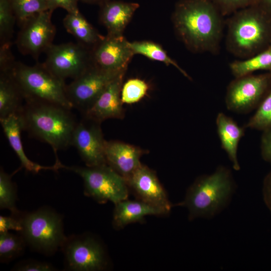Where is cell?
I'll return each mask as SVG.
<instances>
[{"label": "cell", "instance_id": "19", "mask_svg": "<svg viewBox=\"0 0 271 271\" xmlns=\"http://www.w3.org/2000/svg\"><path fill=\"white\" fill-rule=\"evenodd\" d=\"M168 214L165 210L141 200L126 199L114 204L112 225L119 230L129 224L143 222L148 215L165 216Z\"/></svg>", "mask_w": 271, "mask_h": 271}, {"label": "cell", "instance_id": "20", "mask_svg": "<svg viewBox=\"0 0 271 271\" xmlns=\"http://www.w3.org/2000/svg\"><path fill=\"white\" fill-rule=\"evenodd\" d=\"M0 122L9 143L19 158L22 168L33 174L38 173L42 170L57 171L61 169L60 166L55 164L52 166H42L33 162L28 158L25 153L22 142L21 133L23 129L18 114L0 119Z\"/></svg>", "mask_w": 271, "mask_h": 271}, {"label": "cell", "instance_id": "2", "mask_svg": "<svg viewBox=\"0 0 271 271\" xmlns=\"http://www.w3.org/2000/svg\"><path fill=\"white\" fill-rule=\"evenodd\" d=\"M25 102L18 113L23 130L51 146L55 154V164H61L57 152L71 146L77 123L71 109L47 102Z\"/></svg>", "mask_w": 271, "mask_h": 271}, {"label": "cell", "instance_id": "25", "mask_svg": "<svg viewBox=\"0 0 271 271\" xmlns=\"http://www.w3.org/2000/svg\"><path fill=\"white\" fill-rule=\"evenodd\" d=\"M129 46L134 55L140 54L149 59L164 63L166 65H172L189 79L191 77L178 64L167 54L162 47L150 41L129 42Z\"/></svg>", "mask_w": 271, "mask_h": 271}, {"label": "cell", "instance_id": "23", "mask_svg": "<svg viewBox=\"0 0 271 271\" xmlns=\"http://www.w3.org/2000/svg\"><path fill=\"white\" fill-rule=\"evenodd\" d=\"M66 30L71 34L77 42L90 48L103 37L79 11L67 13L63 20Z\"/></svg>", "mask_w": 271, "mask_h": 271}, {"label": "cell", "instance_id": "22", "mask_svg": "<svg viewBox=\"0 0 271 271\" xmlns=\"http://www.w3.org/2000/svg\"><path fill=\"white\" fill-rule=\"evenodd\" d=\"M11 70L0 71V119L18 114L25 101Z\"/></svg>", "mask_w": 271, "mask_h": 271}, {"label": "cell", "instance_id": "13", "mask_svg": "<svg viewBox=\"0 0 271 271\" xmlns=\"http://www.w3.org/2000/svg\"><path fill=\"white\" fill-rule=\"evenodd\" d=\"M100 122L83 117L74 130L71 146H74L86 166L107 164L104 140Z\"/></svg>", "mask_w": 271, "mask_h": 271}, {"label": "cell", "instance_id": "18", "mask_svg": "<svg viewBox=\"0 0 271 271\" xmlns=\"http://www.w3.org/2000/svg\"><path fill=\"white\" fill-rule=\"evenodd\" d=\"M99 19L107 34L123 35V32L140 7L136 3L107 0L99 6Z\"/></svg>", "mask_w": 271, "mask_h": 271}, {"label": "cell", "instance_id": "28", "mask_svg": "<svg viewBox=\"0 0 271 271\" xmlns=\"http://www.w3.org/2000/svg\"><path fill=\"white\" fill-rule=\"evenodd\" d=\"M11 2L19 27L36 14L50 10L48 0H11Z\"/></svg>", "mask_w": 271, "mask_h": 271}, {"label": "cell", "instance_id": "5", "mask_svg": "<svg viewBox=\"0 0 271 271\" xmlns=\"http://www.w3.org/2000/svg\"><path fill=\"white\" fill-rule=\"evenodd\" d=\"M11 73L25 102H47L73 108L66 96L65 81L53 74L44 63L29 66L16 61Z\"/></svg>", "mask_w": 271, "mask_h": 271}, {"label": "cell", "instance_id": "37", "mask_svg": "<svg viewBox=\"0 0 271 271\" xmlns=\"http://www.w3.org/2000/svg\"><path fill=\"white\" fill-rule=\"evenodd\" d=\"M262 192L263 201L271 214V170L264 178Z\"/></svg>", "mask_w": 271, "mask_h": 271}, {"label": "cell", "instance_id": "9", "mask_svg": "<svg viewBox=\"0 0 271 271\" xmlns=\"http://www.w3.org/2000/svg\"><path fill=\"white\" fill-rule=\"evenodd\" d=\"M45 53L44 65L63 81L75 79L93 65L91 49L78 42L53 44Z\"/></svg>", "mask_w": 271, "mask_h": 271}, {"label": "cell", "instance_id": "17", "mask_svg": "<svg viewBox=\"0 0 271 271\" xmlns=\"http://www.w3.org/2000/svg\"><path fill=\"white\" fill-rule=\"evenodd\" d=\"M146 151L117 141H106L105 156L107 164L126 181L142 165L141 157Z\"/></svg>", "mask_w": 271, "mask_h": 271}, {"label": "cell", "instance_id": "8", "mask_svg": "<svg viewBox=\"0 0 271 271\" xmlns=\"http://www.w3.org/2000/svg\"><path fill=\"white\" fill-rule=\"evenodd\" d=\"M60 249L67 270L100 271L108 266V256L103 245L90 234L67 236Z\"/></svg>", "mask_w": 271, "mask_h": 271}, {"label": "cell", "instance_id": "29", "mask_svg": "<svg viewBox=\"0 0 271 271\" xmlns=\"http://www.w3.org/2000/svg\"><path fill=\"white\" fill-rule=\"evenodd\" d=\"M17 22L11 0H0V44L11 45Z\"/></svg>", "mask_w": 271, "mask_h": 271}, {"label": "cell", "instance_id": "16", "mask_svg": "<svg viewBox=\"0 0 271 271\" xmlns=\"http://www.w3.org/2000/svg\"><path fill=\"white\" fill-rule=\"evenodd\" d=\"M124 74H119L109 83L83 117L100 123L109 118L123 117L121 90Z\"/></svg>", "mask_w": 271, "mask_h": 271}, {"label": "cell", "instance_id": "14", "mask_svg": "<svg viewBox=\"0 0 271 271\" xmlns=\"http://www.w3.org/2000/svg\"><path fill=\"white\" fill-rule=\"evenodd\" d=\"M133 55L123 35L103 36L91 49L93 65L107 71L125 72Z\"/></svg>", "mask_w": 271, "mask_h": 271}, {"label": "cell", "instance_id": "10", "mask_svg": "<svg viewBox=\"0 0 271 271\" xmlns=\"http://www.w3.org/2000/svg\"><path fill=\"white\" fill-rule=\"evenodd\" d=\"M270 89V72L235 77L227 86L226 106L233 112H249L257 107Z\"/></svg>", "mask_w": 271, "mask_h": 271}, {"label": "cell", "instance_id": "30", "mask_svg": "<svg viewBox=\"0 0 271 271\" xmlns=\"http://www.w3.org/2000/svg\"><path fill=\"white\" fill-rule=\"evenodd\" d=\"M245 127L261 130L271 129V89L257 107Z\"/></svg>", "mask_w": 271, "mask_h": 271}, {"label": "cell", "instance_id": "39", "mask_svg": "<svg viewBox=\"0 0 271 271\" xmlns=\"http://www.w3.org/2000/svg\"><path fill=\"white\" fill-rule=\"evenodd\" d=\"M83 3L89 4H95L101 5L107 0H79Z\"/></svg>", "mask_w": 271, "mask_h": 271}, {"label": "cell", "instance_id": "24", "mask_svg": "<svg viewBox=\"0 0 271 271\" xmlns=\"http://www.w3.org/2000/svg\"><path fill=\"white\" fill-rule=\"evenodd\" d=\"M229 68L235 78L251 74L259 70L271 72V44L249 58L231 62Z\"/></svg>", "mask_w": 271, "mask_h": 271}, {"label": "cell", "instance_id": "36", "mask_svg": "<svg viewBox=\"0 0 271 271\" xmlns=\"http://www.w3.org/2000/svg\"><path fill=\"white\" fill-rule=\"evenodd\" d=\"M260 152L262 159L271 165V129L262 131Z\"/></svg>", "mask_w": 271, "mask_h": 271}, {"label": "cell", "instance_id": "26", "mask_svg": "<svg viewBox=\"0 0 271 271\" xmlns=\"http://www.w3.org/2000/svg\"><path fill=\"white\" fill-rule=\"evenodd\" d=\"M22 236L8 232L0 233V261L7 263L21 255L26 245Z\"/></svg>", "mask_w": 271, "mask_h": 271}, {"label": "cell", "instance_id": "7", "mask_svg": "<svg viewBox=\"0 0 271 271\" xmlns=\"http://www.w3.org/2000/svg\"><path fill=\"white\" fill-rule=\"evenodd\" d=\"M83 180L84 194L98 203L114 204L127 199L129 187L126 180L107 164L94 167L66 166Z\"/></svg>", "mask_w": 271, "mask_h": 271}, {"label": "cell", "instance_id": "4", "mask_svg": "<svg viewBox=\"0 0 271 271\" xmlns=\"http://www.w3.org/2000/svg\"><path fill=\"white\" fill-rule=\"evenodd\" d=\"M235 189L230 170L220 166L212 174L198 177L177 205L187 209L189 220L212 218L228 205Z\"/></svg>", "mask_w": 271, "mask_h": 271}, {"label": "cell", "instance_id": "21", "mask_svg": "<svg viewBox=\"0 0 271 271\" xmlns=\"http://www.w3.org/2000/svg\"><path fill=\"white\" fill-rule=\"evenodd\" d=\"M216 124L221 147L226 153L235 171L240 169L237 158L239 143L244 136L243 127L239 126L230 117L219 112L216 118Z\"/></svg>", "mask_w": 271, "mask_h": 271}, {"label": "cell", "instance_id": "12", "mask_svg": "<svg viewBox=\"0 0 271 271\" xmlns=\"http://www.w3.org/2000/svg\"><path fill=\"white\" fill-rule=\"evenodd\" d=\"M53 12L48 10L37 14L20 27L15 42L22 54L37 61L41 54L53 44L56 30L51 20Z\"/></svg>", "mask_w": 271, "mask_h": 271}, {"label": "cell", "instance_id": "1", "mask_svg": "<svg viewBox=\"0 0 271 271\" xmlns=\"http://www.w3.org/2000/svg\"><path fill=\"white\" fill-rule=\"evenodd\" d=\"M224 17L211 0H180L172 21L176 35L189 50L216 55L223 36Z\"/></svg>", "mask_w": 271, "mask_h": 271}, {"label": "cell", "instance_id": "15", "mask_svg": "<svg viewBox=\"0 0 271 271\" xmlns=\"http://www.w3.org/2000/svg\"><path fill=\"white\" fill-rule=\"evenodd\" d=\"M126 182L138 200L170 213L172 205L154 171L142 165Z\"/></svg>", "mask_w": 271, "mask_h": 271}, {"label": "cell", "instance_id": "31", "mask_svg": "<svg viewBox=\"0 0 271 271\" xmlns=\"http://www.w3.org/2000/svg\"><path fill=\"white\" fill-rule=\"evenodd\" d=\"M148 84L139 78L128 79L122 86L121 99L123 103L133 104L139 101L147 94Z\"/></svg>", "mask_w": 271, "mask_h": 271}, {"label": "cell", "instance_id": "32", "mask_svg": "<svg viewBox=\"0 0 271 271\" xmlns=\"http://www.w3.org/2000/svg\"><path fill=\"white\" fill-rule=\"evenodd\" d=\"M223 17L242 9L257 5V0H211Z\"/></svg>", "mask_w": 271, "mask_h": 271}, {"label": "cell", "instance_id": "6", "mask_svg": "<svg viewBox=\"0 0 271 271\" xmlns=\"http://www.w3.org/2000/svg\"><path fill=\"white\" fill-rule=\"evenodd\" d=\"M22 229L19 232L34 251L46 255L55 253L64 243L63 217L47 206L19 215Z\"/></svg>", "mask_w": 271, "mask_h": 271}, {"label": "cell", "instance_id": "11", "mask_svg": "<svg viewBox=\"0 0 271 271\" xmlns=\"http://www.w3.org/2000/svg\"><path fill=\"white\" fill-rule=\"evenodd\" d=\"M121 73L103 70L92 65L69 84H66L67 99L72 107L83 115L109 83Z\"/></svg>", "mask_w": 271, "mask_h": 271}, {"label": "cell", "instance_id": "33", "mask_svg": "<svg viewBox=\"0 0 271 271\" xmlns=\"http://www.w3.org/2000/svg\"><path fill=\"white\" fill-rule=\"evenodd\" d=\"M17 271H54L56 268L50 263L33 259L22 260L12 268Z\"/></svg>", "mask_w": 271, "mask_h": 271}, {"label": "cell", "instance_id": "34", "mask_svg": "<svg viewBox=\"0 0 271 271\" xmlns=\"http://www.w3.org/2000/svg\"><path fill=\"white\" fill-rule=\"evenodd\" d=\"M22 229L19 216H0V233L14 230L20 232Z\"/></svg>", "mask_w": 271, "mask_h": 271}, {"label": "cell", "instance_id": "27", "mask_svg": "<svg viewBox=\"0 0 271 271\" xmlns=\"http://www.w3.org/2000/svg\"><path fill=\"white\" fill-rule=\"evenodd\" d=\"M17 188L12 176L1 168L0 170V208L8 209L12 215L18 216L21 213L16 207Z\"/></svg>", "mask_w": 271, "mask_h": 271}, {"label": "cell", "instance_id": "38", "mask_svg": "<svg viewBox=\"0 0 271 271\" xmlns=\"http://www.w3.org/2000/svg\"><path fill=\"white\" fill-rule=\"evenodd\" d=\"M257 5L271 14V0H257Z\"/></svg>", "mask_w": 271, "mask_h": 271}, {"label": "cell", "instance_id": "35", "mask_svg": "<svg viewBox=\"0 0 271 271\" xmlns=\"http://www.w3.org/2000/svg\"><path fill=\"white\" fill-rule=\"evenodd\" d=\"M50 10L54 12L57 8H62L67 13L79 11L78 3L79 0H48Z\"/></svg>", "mask_w": 271, "mask_h": 271}, {"label": "cell", "instance_id": "3", "mask_svg": "<svg viewBox=\"0 0 271 271\" xmlns=\"http://www.w3.org/2000/svg\"><path fill=\"white\" fill-rule=\"evenodd\" d=\"M225 21L227 50L244 59L271 44V14L258 5L240 10Z\"/></svg>", "mask_w": 271, "mask_h": 271}]
</instances>
